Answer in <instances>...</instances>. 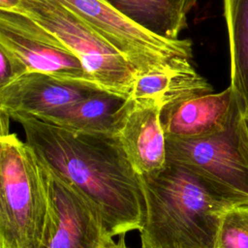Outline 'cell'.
<instances>
[{
    "mask_svg": "<svg viewBox=\"0 0 248 248\" xmlns=\"http://www.w3.org/2000/svg\"><path fill=\"white\" fill-rule=\"evenodd\" d=\"M13 119L41 162L99 211L108 235L141 229L145 204L140 176L114 135L74 132L29 115Z\"/></svg>",
    "mask_w": 248,
    "mask_h": 248,
    "instance_id": "6da1fadb",
    "label": "cell"
},
{
    "mask_svg": "<svg viewBox=\"0 0 248 248\" xmlns=\"http://www.w3.org/2000/svg\"><path fill=\"white\" fill-rule=\"evenodd\" d=\"M140 180L145 204L141 248H215L223 216L240 205L178 164L167 162Z\"/></svg>",
    "mask_w": 248,
    "mask_h": 248,
    "instance_id": "7a4b0ae2",
    "label": "cell"
},
{
    "mask_svg": "<svg viewBox=\"0 0 248 248\" xmlns=\"http://www.w3.org/2000/svg\"><path fill=\"white\" fill-rule=\"evenodd\" d=\"M51 223L44 164L16 134L0 136V247L47 248Z\"/></svg>",
    "mask_w": 248,
    "mask_h": 248,
    "instance_id": "3957f363",
    "label": "cell"
},
{
    "mask_svg": "<svg viewBox=\"0 0 248 248\" xmlns=\"http://www.w3.org/2000/svg\"><path fill=\"white\" fill-rule=\"evenodd\" d=\"M14 13L31 18L54 35L81 62L94 85L126 99L136 70L101 35L57 0H18Z\"/></svg>",
    "mask_w": 248,
    "mask_h": 248,
    "instance_id": "277c9868",
    "label": "cell"
},
{
    "mask_svg": "<svg viewBox=\"0 0 248 248\" xmlns=\"http://www.w3.org/2000/svg\"><path fill=\"white\" fill-rule=\"evenodd\" d=\"M238 97L224 130L198 139L167 138L168 162L198 173L239 204L248 203V134Z\"/></svg>",
    "mask_w": 248,
    "mask_h": 248,
    "instance_id": "5b68a950",
    "label": "cell"
},
{
    "mask_svg": "<svg viewBox=\"0 0 248 248\" xmlns=\"http://www.w3.org/2000/svg\"><path fill=\"white\" fill-rule=\"evenodd\" d=\"M57 1L101 35L138 75L180 65L193 58L191 40L169 41L155 36L122 16L105 0Z\"/></svg>",
    "mask_w": 248,
    "mask_h": 248,
    "instance_id": "8992f818",
    "label": "cell"
},
{
    "mask_svg": "<svg viewBox=\"0 0 248 248\" xmlns=\"http://www.w3.org/2000/svg\"><path fill=\"white\" fill-rule=\"evenodd\" d=\"M0 50L12 61L18 78L41 73L96 87L80 60L54 35L24 15L0 11Z\"/></svg>",
    "mask_w": 248,
    "mask_h": 248,
    "instance_id": "52a82bcc",
    "label": "cell"
},
{
    "mask_svg": "<svg viewBox=\"0 0 248 248\" xmlns=\"http://www.w3.org/2000/svg\"><path fill=\"white\" fill-rule=\"evenodd\" d=\"M162 110L163 106L153 100L127 98L114 114L112 135L139 176L157 174L167 165Z\"/></svg>",
    "mask_w": 248,
    "mask_h": 248,
    "instance_id": "ba28073f",
    "label": "cell"
},
{
    "mask_svg": "<svg viewBox=\"0 0 248 248\" xmlns=\"http://www.w3.org/2000/svg\"><path fill=\"white\" fill-rule=\"evenodd\" d=\"M45 168L52 205L47 248H101L110 235L99 211L72 184Z\"/></svg>",
    "mask_w": 248,
    "mask_h": 248,
    "instance_id": "9c48e42d",
    "label": "cell"
},
{
    "mask_svg": "<svg viewBox=\"0 0 248 248\" xmlns=\"http://www.w3.org/2000/svg\"><path fill=\"white\" fill-rule=\"evenodd\" d=\"M99 90L84 83L62 80L41 73H28L0 87V111L40 117L85 99Z\"/></svg>",
    "mask_w": 248,
    "mask_h": 248,
    "instance_id": "30bf717a",
    "label": "cell"
},
{
    "mask_svg": "<svg viewBox=\"0 0 248 248\" xmlns=\"http://www.w3.org/2000/svg\"><path fill=\"white\" fill-rule=\"evenodd\" d=\"M237 96L229 86L218 93L193 97L167 106L162 110V125L169 139H198L225 129Z\"/></svg>",
    "mask_w": 248,
    "mask_h": 248,
    "instance_id": "8fae6325",
    "label": "cell"
},
{
    "mask_svg": "<svg viewBox=\"0 0 248 248\" xmlns=\"http://www.w3.org/2000/svg\"><path fill=\"white\" fill-rule=\"evenodd\" d=\"M213 93L211 84L191 61L163 70L137 75L127 98L153 100L163 106ZM126 98V99H127Z\"/></svg>",
    "mask_w": 248,
    "mask_h": 248,
    "instance_id": "7c38bea8",
    "label": "cell"
},
{
    "mask_svg": "<svg viewBox=\"0 0 248 248\" xmlns=\"http://www.w3.org/2000/svg\"><path fill=\"white\" fill-rule=\"evenodd\" d=\"M135 24L160 38L176 41L187 27L197 0H105Z\"/></svg>",
    "mask_w": 248,
    "mask_h": 248,
    "instance_id": "4fadbf2b",
    "label": "cell"
},
{
    "mask_svg": "<svg viewBox=\"0 0 248 248\" xmlns=\"http://www.w3.org/2000/svg\"><path fill=\"white\" fill-rule=\"evenodd\" d=\"M124 101L122 97L98 91L68 107L35 118L74 132L112 134L114 114Z\"/></svg>",
    "mask_w": 248,
    "mask_h": 248,
    "instance_id": "5bb4252c",
    "label": "cell"
},
{
    "mask_svg": "<svg viewBox=\"0 0 248 248\" xmlns=\"http://www.w3.org/2000/svg\"><path fill=\"white\" fill-rule=\"evenodd\" d=\"M231 62V84L248 109V0H223Z\"/></svg>",
    "mask_w": 248,
    "mask_h": 248,
    "instance_id": "9a60e30c",
    "label": "cell"
},
{
    "mask_svg": "<svg viewBox=\"0 0 248 248\" xmlns=\"http://www.w3.org/2000/svg\"><path fill=\"white\" fill-rule=\"evenodd\" d=\"M215 248H248V203L236 205L225 213Z\"/></svg>",
    "mask_w": 248,
    "mask_h": 248,
    "instance_id": "2e32d148",
    "label": "cell"
},
{
    "mask_svg": "<svg viewBox=\"0 0 248 248\" xmlns=\"http://www.w3.org/2000/svg\"><path fill=\"white\" fill-rule=\"evenodd\" d=\"M101 248H128L125 241V234H121L117 242L113 240V237L108 236L103 242Z\"/></svg>",
    "mask_w": 248,
    "mask_h": 248,
    "instance_id": "e0dca14e",
    "label": "cell"
},
{
    "mask_svg": "<svg viewBox=\"0 0 248 248\" xmlns=\"http://www.w3.org/2000/svg\"><path fill=\"white\" fill-rule=\"evenodd\" d=\"M18 0H0V11L13 12L16 8Z\"/></svg>",
    "mask_w": 248,
    "mask_h": 248,
    "instance_id": "ac0fdd59",
    "label": "cell"
},
{
    "mask_svg": "<svg viewBox=\"0 0 248 248\" xmlns=\"http://www.w3.org/2000/svg\"><path fill=\"white\" fill-rule=\"evenodd\" d=\"M243 118H244V123H245V127H246V131H247V134H248V109L244 108Z\"/></svg>",
    "mask_w": 248,
    "mask_h": 248,
    "instance_id": "d6986e66",
    "label": "cell"
},
{
    "mask_svg": "<svg viewBox=\"0 0 248 248\" xmlns=\"http://www.w3.org/2000/svg\"><path fill=\"white\" fill-rule=\"evenodd\" d=\"M0 248H6V247H0Z\"/></svg>",
    "mask_w": 248,
    "mask_h": 248,
    "instance_id": "ffe728a7",
    "label": "cell"
}]
</instances>
